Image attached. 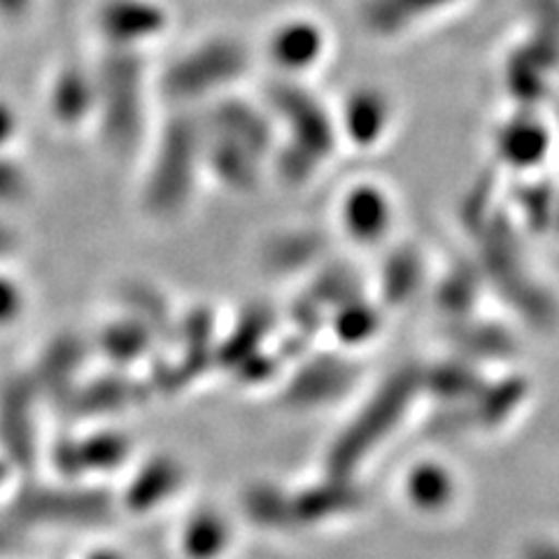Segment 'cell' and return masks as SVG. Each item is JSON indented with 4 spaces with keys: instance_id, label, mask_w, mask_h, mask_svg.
<instances>
[{
    "instance_id": "obj_1",
    "label": "cell",
    "mask_w": 559,
    "mask_h": 559,
    "mask_svg": "<svg viewBox=\"0 0 559 559\" xmlns=\"http://www.w3.org/2000/svg\"><path fill=\"white\" fill-rule=\"evenodd\" d=\"M203 119L197 110H173L152 143L140 187V205L156 222L180 217L194 201L203 168Z\"/></svg>"
},
{
    "instance_id": "obj_2",
    "label": "cell",
    "mask_w": 559,
    "mask_h": 559,
    "mask_svg": "<svg viewBox=\"0 0 559 559\" xmlns=\"http://www.w3.org/2000/svg\"><path fill=\"white\" fill-rule=\"evenodd\" d=\"M96 115L94 124L105 150L115 156L133 154L145 140L150 75L145 55L140 51H112L94 66Z\"/></svg>"
},
{
    "instance_id": "obj_3",
    "label": "cell",
    "mask_w": 559,
    "mask_h": 559,
    "mask_svg": "<svg viewBox=\"0 0 559 559\" xmlns=\"http://www.w3.org/2000/svg\"><path fill=\"white\" fill-rule=\"evenodd\" d=\"M250 49L236 35H207L170 59L156 78V92L173 110H194V105L219 98L245 78Z\"/></svg>"
},
{
    "instance_id": "obj_4",
    "label": "cell",
    "mask_w": 559,
    "mask_h": 559,
    "mask_svg": "<svg viewBox=\"0 0 559 559\" xmlns=\"http://www.w3.org/2000/svg\"><path fill=\"white\" fill-rule=\"evenodd\" d=\"M119 511L117 497L94 483H35L14 489L8 503V520L16 527H98Z\"/></svg>"
},
{
    "instance_id": "obj_5",
    "label": "cell",
    "mask_w": 559,
    "mask_h": 559,
    "mask_svg": "<svg viewBox=\"0 0 559 559\" xmlns=\"http://www.w3.org/2000/svg\"><path fill=\"white\" fill-rule=\"evenodd\" d=\"M269 103L280 119L289 127V143L280 150L277 166L283 178L289 182H301L320 164L322 156L334 145L331 121L310 92L301 84L280 80L271 84Z\"/></svg>"
},
{
    "instance_id": "obj_6",
    "label": "cell",
    "mask_w": 559,
    "mask_h": 559,
    "mask_svg": "<svg viewBox=\"0 0 559 559\" xmlns=\"http://www.w3.org/2000/svg\"><path fill=\"white\" fill-rule=\"evenodd\" d=\"M413 392L415 376L408 371L396 373L388 384H384L371 404L364 408L357 423L341 436L334 448H331L326 460L329 476H353L366 454L388 436L390 427L399 423V417L404 413Z\"/></svg>"
},
{
    "instance_id": "obj_7",
    "label": "cell",
    "mask_w": 559,
    "mask_h": 559,
    "mask_svg": "<svg viewBox=\"0 0 559 559\" xmlns=\"http://www.w3.org/2000/svg\"><path fill=\"white\" fill-rule=\"evenodd\" d=\"M40 404L43 396L28 371L0 384V454L16 474H31L40 460Z\"/></svg>"
},
{
    "instance_id": "obj_8",
    "label": "cell",
    "mask_w": 559,
    "mask_h": 559,
    "mask_svg": "<svg viewBox=\"0 0 559 559\" xmlns=\"http://www.w3.org/2000/svg\"><path fill=\"white\" fill-rule=\"evenodd\" d=\"M133 439L119 429H94L80 436H63L47 450V460L59 480L92 483L115 474L131 462Z\"/></svg>"
},
{
    "instance_id": "obj_9",
    "label": "cell",
    "mask_w": 559,
    "mask_h": 559,
    "mask_svg": "<svg viewBox=\"0 0 559 559\" xmlns=\"http://www.w3.org/2000/svg\"><path fill=\"white\" fill-rule=\"evenodd\" d=\"M94 28L105 49L140 51L170 28V12L162 0H100L94 10Z\"/></svg>"
},
{
    "instance_id": "obj_10",
    "label": "cell",
    "mask_w": 559,
    "mask_h": 559,
    "mask_svg": "<svg viewBox=\"0 0 559 559\" xmlns=\"http://www.w3.org/2000/svg\"><path fill=\"white\" fill-rule=\"evenodd\" d=\"M92 355V341H86L78 331H61L51 336L28 369L43 401L63 404L84 378L86 361Z\"/></svg>"
},
{
    "instance_id": "obj_11",
    "label": "cell",
    "mask_w": 559,
    "mask_h": 559,
    "mask_svg": "<svg viewBox=\"0 0 559 559\" xmlns=\"http://www.w3.org/2000/svg\"><path fill=\"white\" fill-rule=\"evenodd\" d=\"M152 399L145 378H133L131 371H110L96 378H82L78 388L63 401L78 417H105L145 406Z\"/></svg>"
},
{
    "instance_id": "obj_12",
    "label": "cell",
    "mask_w": 559,
    "mask_h": 559,
    "mask_svg": "<svg viewBox=\"0 0 559 559\" xmlns=\"http://www.w3.org/2000/svg\"><path fill=\"white\" fill-rule=\"evenodd\" d=\"M187 480V468L173 454H152L140 462L117 497L121 511L133 515H147L159 511L170 499L178 497Z\"/></svg>"
},
{
    "instance_id": "obj_13",
    "label": "cell",
    "mask_w": 559,
    "mask_h": 559,
    "mask_svg": "<svg viewBox=\"0 0 559 559\" xmlns=\"http://www.w3.org/2000/svg\"><path fill=\"white\" fill-rule=\"evenodd\" d=\"M47 112L59 129L78 131L94 121L96 115V75L94 66L63 63L47 84Z\"/></svg>"
},
{
    "instance_id": "obj_14",
    "label": "cell",
    "mask_w": 559,
    "mask_h": 559,
    "mask_svg": "<svg viewBox=\"0 0 559 559\" xmlns=\"http://www.w3.org/2000/svg\"><path fill=\"white\" fill-rule=\"evenodd\" d=\"M364 506L361 489L349 478L329 476L322 483L292 492L294 532L314 530L334 520L357 513Z\"/></svg>"
},
{
    "instance_id": "obj_15",
    "label": "cell",
    "mask_w": 559,
    "mask_h": 559,
    "mask_svg": "<svg viewBox=\"0 0 559 559\" xmlns=\"http://www.w3.org/2000/svg\"><path fill=\"white\" fill-rule=\"evenodd\" d=\"M326 49V33L310 16H289L280 22L266 40L269 61L285 75L304 73L318 63Z\"/></svg>"
},
{
    "instance_id": "obj_16",
    "label": "cell",
    "mask_w": 559,
    "mask_h": 559,
    "mask_svg": "<svg viewBox=\"0 0 559 559\" xmlns=\"http://www.w3.org/2000/svg\"><path fill=\"white\" fill-rule=\"evenodd\" d=\"M217 343L215 312L207 306L191 308L182 318L175 320L170 345L180 349V359H175V364H178L187 388L207 369H213Z\"/></svg>"
},
{
    "instance_id": "obj_17",
    "label": "cell",
    "mask_w": 559,
    "mask_h": 559,
    "mask_svg": "<svg viewBox=\"0 0 559 559\" xmlns=\"http://www.w3.org/2000/svg\"><path fill=\"white\" fill-rule=\"evenodd\" d=\"M156 345H159V338L154 331L124 310L105 322L92 338L94 353L108 361L115 371H129L140 361H150Z\"/></svg>"
},
{
    "instance_id": "obj_18",
    "label": "cell",
    "mask_w": 559,
    "mask_h": 559,
    "mask_svg": "<svg viewBox=\"0 0 559 559\" xmlns=\"http://www.w3.org/2000/svg\"><path fill=\"white\" fill-rule=\"evenodd\" d=\"M201 117L207 129L238 140L245 147L257 152L261 159L269 154L273 143L271 124L266 115L254 108L252 103L224 94L215 98V103L210 105V110L201 112Z\"/></svg>"
},
{
    "instance_id": "obj_19",
    "label": "cell",
    "mask_w": 559,
    "mask_h": 559,
    "mask_svg": "<svg viewBox=\"0 0 559 559\" xmlns=\"http://www.w3.org/2000/svg\"><path fill=\"white\" fill-rule=\"evenodd\" d=\"M203 119V117H201ZM203 168L217 182L234 191H248L259 180L261 156L238 140L217 133L203 124Z\"/></svg>"
},
{
    "instance_id": "obj_20",
    "label": "cell",
    "mask_w": 559,
    "mask_h": 559,
    "mask_svg": "<svg viewBox=\"0 0 559 559\" xmlns=\"http://www.w3.org/2000/svg\"><path fill=\"white\" fill-rule=\"evenodd\" d=\"M464 0H364L361 24L382 38L425 24Z\"/></svg>"
},
{
    "instance_id": "obj_21",
    "label": "cell",
    "mask_w": 559,
    "mask_h": 559,
    "mask_svg": "<svg viewBox=\"0 0 559 559\" xmlns=\"http://www.w3.org/2000/svg\"><path fill=\"white\" fill-rule=\"evenodd\" d=\"M404 499L419 515H443L457 499V480L439 462L415 464L404 480Z\"/></svg>"
},
{
    "instance_id": "obj_22",
    "label": "cell",
    "mask_w": 559,
    "mask_h": 559,
    "mask_svg": "<svg viewBox=\"0 0 559 559\" xmlns=\"http://www.w3.org/2000/svg\"><path fill=\"white\" fill-rule=\"evenodd\" d=\"M234 524L222 511L207 506L191 513L180 530V550L187 559H222L234 546Z\"/></svg>"
},
{
    "instance_id": "obj_23",
    "label": "cell",
    "mask_w": 559,
    "mask_h": 559,
    "mask_svg": "<svg viewBox=\"0 0 559 559\" xmlns=\"http://www.w3.org/2000/svg\"><path fill=\"white\" fill-rule=\"evenodd\" d=\"M240 509L254 527L289 534L294 532L292 522V492L273 483H252L242 489Z\"/></svg>"
},
{
    "instance_id": "obj_24",
    "label": "cell",
    "mask_w": 559,
    "mask_h": 559,
    "mask_svg": "<svg viewBox=\"0 0 559 559\" xmlns=\"http://www.w3.org/2000/svg\"><path fill=\"white\" fill-rule=\"evenodd\" d=\"M273 329V310L269 306H250L240 314V320L234 324V329L226 336H219L217 353H215V366L234 371L236 366L248 359L250 355L259 353V343Z\"/></svg>"
},
{
    "instance_id": "obj_25",
    "label": "cell",
    "mask_w": 559,
    "mask_h": 559,
    "mask_svg": "<svg viewBox=\"0 0 559 559\" xmlns=\"http://www.w3.org/2000/svg\"><path fill=\"white\" fill-rule=\"evenodd\" d=\"M353 376L349 369L341 361L331 359H314L304 366L299 376H294L287 388V399L294 406H314L324 404V401L338 396Z\"/></svg>"
},
{
    "instance_id": "obj_26",
    "label": "cell",
    "mask_w": 559,
    "mask_h": 559,
    "mask_svg": "<svg viewBox=\"0 0 559 559\" xmlns=\"http://www.w3.org/2000/svg\"><path fill=\"white\" fill-rule=\"evenodd\" d=\"M119 301L121 310L133 314L140 322H145L156 338H173V329H175V314L170 310V304L166 301V296L145 283H127L119 287Z\"/></svg>"
},
{
    "instance_id": "obj_27",
    "label": "cell",
    "mask_w": 559,
    "mask_h": 559,
    "mask_svg": "<svg viewBox=\"0 0 559 559\" xmlns=\"http://www.w3.org/2000/svg\"><path fill=\"white\" fill-rule=\"evenodd\" d=\"M343 215L349 234L371 240L388 229L390 207L376 189H357L349 194Z\"/></svg>"
},
{
    "instance_id": "obj_28",
    "label": "cell",
    "mask_w": 559,
    "mask_h": 559,
    "mask_svg": "<svg viewBox=\"0 0 559 559\" xmlns=\"http://www.w3.org/2000/svg\"><path fill=\"white\" fill-rule=\"evenodd\" d=\"M388 121V103L378 92H357L349 96L345 108V124L359 143H371Z\"/></svg>"
},
{
    "instance_id": "obj_29",
    "label": "cell",
    "mask_w": 559,
    "mask_h": 559,
    "mask_svg": "<svg viewBox=\"0 0 559 559\" xmlns=\"http://www.w3.org/2000/svg\"><path fill=\"white\" fill-rule=\"evenodd\" d=\"M501 152L515 164H532L546 154V133L532 119H518L506 127L501 138Z\"/></svg>"
},
{
    "instance_id": "obj_30",
    "label": "cell",
    "mask_w": 559,
    "mask_h": 559,
    "mask_svg": "<svg viewBox=\"0 0 559 559\" xmlns=\"http://www.w3.org/2000/svg\"><path fill=\"white\" fill-rule=\"evenodd\" d=\"M320 252V238L312 234H287L266 245V264L275 271H294Z\"/></svg>"
},
{
    "instance_id": "obj_31",
    "label": "cell",
    "mask_w": 559,
    "mask_h": 559,
    "mask_svg": "<svg viewBox=\"0 0 559 559\" xmlns=\"http://www.w3.org/2000/svg\"><path fill=\"white\" fill-rule=\"evenodd\" d=\"M33 191L28 168L10 152H0V205H20Z\"/></svg>"
},
{
    "instance_id": "obj_32",
    "label": "cell",
    "mask_w": 559,
    "mask_h": 559,
    "mask_svg": "<svg viewBox=\"0 0 559 559\" xmlns=\"http://www.w3.org/2000/svg\"><path fill=\"white\" fill-rule=\"evenodd\" d=\"M28 308V292L14 273L0 266V331L12 329L24 320Z\"/></svg>"
},
{
    "instance_id": "obj_33",
    "label": "cell",
    "mask_w": 559,
    "mask_h": 559,
    "mask_svg": "<svg viewBox=\"0 0 559 559\" xmlns=\"http://www.w3.org/2000/svg\"><path fill=\"white\" fill-rule=\"evenodd\" d=\"M396 277L401 280L392 287L390 296H394V301H401L419 283V261L413 254H399L390 264L388 273H384V285L394 283Z\"/></svg>"
},
{
    "instance_id": "obj_34",
    "label": "cell",
    "mask_w": 559,
    "mask_h": 559,
    "mask_svg": "<svg viewBox=\"0 0 559 559\" xmlns=\"http://www.w3.org/2000/svg\"><path fill=\"white\" fill-rule=\"evenodd\" d=\"M376 326V314L364 306H347L338 318V331L345 341H361Z\"/></svg>"
},
{
    "instance_id": "obj_35",
    "label": "cell",
    "mask_w": 559,
    "mask_h": 559,
    "mask_svg": "<svg viewBox=\"0 0 559 559\" xmlns=\"http://www.w3.org/2000/svg\"><path fill=\"white\" fill-rule=\"evenodd\" d=\"M515 559H559L557 536H530L515 550Z\"/></svg>"
},
{
    "instance_id": "obj_36",
    "label": "cell",
    "mask_w": 559,
    "mask_h": 559,
    "mask_svg": "<svg viewBox=\"0 0 559 559\" xmlns=\"http://www.w3.org/2000/svg\"><path fill=\"white\" fill-rule=\"evenodd\" d=\"M22 119L20 112L14 110V105L5 98H0V152H10L14 140L20 138Z\"/></svg>"
},
{
    "instance_id": "obj_37",
    "label": "cell",
    "mask_w": 559,
    "mask_h": 559,
    "mask_svg": "<svg viewBox=\"0 0 559 559\" xmlns=\"http://www.w3.org/2000/svg\"><path fill=\"white\" fill-rule=\"evenodd\" d=\"M35 0H0V20L8 24H20L33 12Z\"/></svg>"
},
{
    "instance_id": "obj_38",
    "label": "cell",
    "mask_w": 559,
    "mask_h": 559,
    "mask_svg": "<svg viewBox=\"0 0 559 559\" xmlns=\"http://www.w3.org/2000/svg\"><path fill=\"white\" fill-rule=\"evenodd\" d=\"M16 250H20V234L5 219H0V266L12 259Z\"/></svg>"
},
{
    "instance_id": "obj_39",
    "label": "cell",
    "mask_w": 559,
    "mask_h": 559,
    "mask_svg": "<svg viewBox=\"0 0 559 559\" xmlns=\"http://www.w3.org/2000/svg\"><path fill=\"white\" fill-rule=\"evenodd\" d=\"M12 474H16V471L10 466V462L3 457V454H0V487L10 483Z\"/></svg>"
},
{
    "instance_id": "obj_40",
    "label": "cell",
    "mask_w": 559,
    "mask_h": 559,
    "mask_svg": "<svg viewBox=\"0 0 559 559\" xmlns=\"http://www.w3.org/2000/svg\"><path fill=\"white\" fill-rule=\"evenodd\" d=\"M86 559H124V557H121L115 550H94V552L86 555Z\"/></svg>"
}]
</instances>
